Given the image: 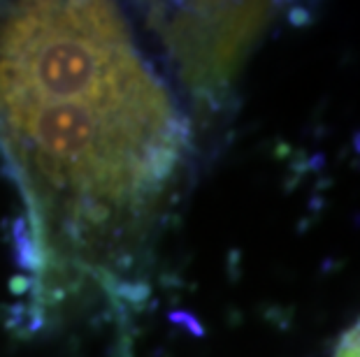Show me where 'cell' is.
Wrapping results in <instances>:
<instances>
[{
    "instance_id": "obj_2",
    "label": "cell",
    "mask_w": 360,
    "mask_h": 357,
    "mask_svg": "<svg viewBox=\"0 0 360 357\" xmlns=\"http://www.w3.org/2000/svg\"><path fill=\"white\" fill-rule=\"evenodd\" d=\"M333 357H360V318L340 337Z\"/></svg>"
},
{
    "instance_id": "obj_1",
    "label": "cell",
    "mask_w": 360,
    "mask_h": 357,
    "mask_svg": "<svg viewBox=\"0 0 360 357\" xmlns=\"http://www.w3.org/2000/svg\"><path fill=\"white\" fill-rule=\"evenodd\" d=\"M5 142L51 214L101 230L165 191L186 149L170 90L107 3L19 5L0 28Z\"/></svg>"
}]
</instances>
